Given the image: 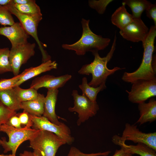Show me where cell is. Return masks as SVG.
I'll return each mask as SVG.
<instances>
[{
	"instance_id": "6da1fadb",
	"label": "cell",
	"mask_w": 156,
	"mask_h": 156,
	"mask_svg": "<svg viewBox=\"0 0 156 156\" xmlns=\"http://www.w3.org/2000/svg\"><path fill=\"white\" fill-rule=\"evenodd\" d=\"M116 39V33L111 49L106 56L101 57L97 51L92 52L94 56L93 62L83 65L78 71V73L81 75H92V79L88 83L89 86L97 87L103 83L106 82L109 75L118 70L125 69L115 67L113 69H109L107 66V64L112 59L115 50Z\"/></svg>"
},
{
	"instance_id": "7a4b0ae2",
	"label": "cell",
	"mask_w": 156,
	"mask_h": 156,
	"mask_svg": "<svg viewBox=\"0 0 156 156\" xmlns=\"http://www.w3.org/2000/svg\"><path fill=\"white\" fill-rule=\"evenodd\" d=\"M156 36V26L152 25L149 29L145 40L142 42L143 55L140 66L133 72H125L122 77L123 81L132 83L139 79L151 80L156 78V71L153 69L152 64Z\"/></svg>"
},
{
	"instance_id": "3957f363",
	"label": "cell",
	"mask_w": 156,
	"mask_h": 156,
	"mask_svg": "<svg viewBox=\"0 0 156 156\" xmlns=\"http://www.w3.org/2000/svg\"><path fill=\"white\" fill-rule=\"evenodd\" d=\"M90 20L82 18L81 21L82 28V34L80 38L72 44H64L62 45L64 49L73 50L78 55H83L86 52L92 53L103 50L109 44L111 40L104 38L94 33L90 29Z\"/></svg>"
},
{
	"instance_id": "277c9868",
	"label": "cell",
	"mask_w": 156,
	"mask_h": 156,
	"mask_svg": "<svg viewBox=\"0 0 156 156\" xmlns=\"http://www.w3.org/2000/svg\"><path fill=\"white\" fill-rule=\"evenodd\" d=\"M33 123L29 119L28 123L25 127L21 128H15L6 123L0 126V132L5 133L9 140H6L5 137L1 140V145L4 149L3 152L6 153L11 151L12 154L16 155V151L20 145L24 142L29 140L38 131L32 129Z\"/></svg>"
},
{
	"instance_id": "5b68a950",
	"label": "cell",
	"mask_w": 156,
	"mask_h": 156,
	"mask_svg": "<svg viewBox=\"0 0 156 156\" xmlns=\"http://www.w3.org/2000/svg\"><path fill=\"white\" fill-rule=\"evenodd\" d=\"M29 140V147L39 156H55L59 148L66 144L55 133L43 130H39Z\"/></svg>"
},
{
	"instance_id": "8992f818",
	"label": "cell",
	"mask_w": 156,
	"mask_h": 156,
	"mask_svg": "<svg viewBox=\"0 0 156 156\" xmlns=\"http://www.w3.org/2000/svg\"><path fill=\"white\" fill-rule=\"evenodd\" d=\"M5 6L12 14L18 19L27 33L32 36L35 40L42 54L43 62L50 59V56L44 49V47H46V45L43 44L40 41L38 35V27L42 18L34 17L22 13L14 7L13 0L11 3Z\"/></svg>"
},
{
	"instance_id": "52a82bcc",
	"label": "cell",
	"mask_w": 156,
	"mask_h": 156,
	"mask_svg": "<svg viewBox=\"0 0 156 156\" xmlns=\"http://www.w3.org/2000/svg\"><path fill=\"white\" fill-rule=\"evenodd\" d=\"M72 95L74 106L73 107H69L68 110L78 114V119L77 124L79 126L90 118L96 115L99 109V105L96 101H92L83 94L79 95L77 90H73Z\"/></svg>"
},
{
	"instance_id": "ba28073f",
	"label": "cell",
	"mask_w": 156,
	"mask_h": 156,
	"mask_svg": "<svg viewBox=\"0 0 156 156\" xmlns=\"http://www.w3.org/2000/svg\"><path fill=\"white\" fill-rule=\"evenodd\" d=\"M29 119L33 123L32 129L52 132L64 140L66 144L70 145L74 142V138L71 135L69 128L63 123L56 125L43 116H37L29 114Z\"/></svg>"
},
{
	"instance_id": "9c48e42d",
	"label": "cell",
	"mask_w": 156,
	"mask_h": 156,
	"mask_svg": "<svg viewBox=\"0 0 156 156\" xmlns=\"http://www.w3.org/2000/svg\"><path fill=\"white\" fill-rule=\"evenodd\" d=\"M130 91L126 90L129 101L139 104L156 96V78L151 80L139 79L132 83Z\"/></svg>"
},
{
	"instance_id": "30bf717a",
	"label": "cell",
	"mask_w": 156,
	"mask_h": 156,
	"mask_svg": "<svg viewBox=\"0 0 156 156\" xmlns=\"http://www.w3.org/2000/svg\"><path fill=\"white\" fill-rule=\"evenodd\" d=\"M36 44L29 42L11 47L10 50L9 60L15 76L19 75L21 66L25 64L35 53Z\"/></svg>"
},
{
	"instance_id": "8fae6325",
	"label": "cell",
	"mask_w": 156,
	"mask_h": 156,
	"mask_svg": "<svg viewBox=\"0 0 156 156\" xmlns=\"http://www.w3.org/2000/svg\"><path fill=\"white\" fill-rule=\"evenodd\" d=\"M121 138L135 143H142L156 151V132L145 133L140 131L137 126L127 123Z\"/></svg>"
},
{
	"instance_id": "7c38bea8",
	"label": "cell",
	"mask_w": 156,
	"mask_h": 156,
	"mask_svg": "<svg viewBox=\"0 0 156 156\" xmlns=\"http://www.w3.org/2000/svg\"><path fill=\"white\" fill-rule=\"evenodd\" d=\"M149 29L141 18H133V21L119 33L126 40L133 42H143L148 33Z\"/></svg>"
},
{
	"instance_id": "4fadbf2b",
	"label": "cell",
	"mask_w": 156,
	"mask_h": 156,
	"mask_svg": "<svg viewBox=\"0 0 156 156\" xmlns=\"http://www.w3.org/2000/svg\"><path fill=\"white\" fill-rule=\"evenodd\" d=\"M71 78L72 76L68 74L58 77L45 75L34 79L30 88L37 90L42 88H47L48 90L58 89L63 87Z\"/></svg>"
},
{
	"instance_id": "5bb4252c",
	"label": "cell",
	"mask_w": 156,
	"mask_h": 156,
	"mask_svg": "<svg viewBox=\"0 0 156 156\" xmlns=\"http://www.w3.org/2000/svg\"><path fill=\"white\" fill-rule=\"evenodd\" d=\"M0 35L5 36L9 40L12 47L27 43L29 38L20 22H15L10 26L0 27Z\"/></svg>"
},
{
	"instance_id": "9a60e30c",
	"label": "cell",
	"mask_w": 156,
	"mask_h": 156,
	"mask_svg": "<svg viewBox=\"0 0 156 156\" xmlns=\"http://www.w3.org/2000/svg\"><path fill=\"white\" fill-rule=\"evenodd\" d=\"M57 68V64L56 62L50 59L43 62L37 66L27 68L21 74L19 79L14 87L19 86L22 83L31 78L43 73L56 69Z\"/></svg>"
},
{
	"instance_id": "2e32d148",
	"label": "cell",
	"mask_w": 156,
	"mask_h": 156,
	"mask_svg": "<svg viewBox=\"0 0 156 156\" xmlns=\"http://www.w3.org/2000/svg\"><path fill=\"white\" fill-rule=\"evenodd\" d=\"M59 92L58 89L48 90L45 97L43 116L50 122L57 125L61 122L59 121L55 113V107Z\"/></svg>"
},
{
	"instance_id": "e0dca14e",
	"label": "cell",
	"mask_w": 156,
	"mask_h": 156,
	"mask_svg": "<svg viewBox=\"0 0 156 156\" xmlns=\"http://www.w3.org/2000/svg\"><path fill=\"white\" fill-rule=\"evenodd\" d=\"M112 141L114 144L123 148L132 155L136 154L140 156H156V151L144 144L139 143L135 145H127L125 141L117 135L112 137Z\"/></svg>"
},
{
	"instance_id": "ac0fdd59",
	"label": "cell",
	"mask_w": 156,
	"mask_h": 156,
	"mask_svg": "<svg viewBox=\"0 0 156 156\" xmlns=\"http://www.w3.org/2000/svg\"><path fill=\"white\" fill-rule=\"evenodd\" d=\"M138 108L140 116L136 123L142 125L149 122H152L156 120V101L151 98L148 102H142L138 104Z\"/></svg>"
},
{
	"instance_id": "d6986e66",
	"label": "cell",
	"mask_w": 156,
	"mask_h": 156,
	"mask_svg": "<svg viewBox=\"0 0 156 156\" xmlns=\"http://www.w3.org/2000/svg\"><path fill=\"white\" fill-rule=\"evenodd\" d=\"M45 96L42 94L38 93L35 99L21 103V109L31 115L41 116L44 112Z\"/></svg>"
},
{
	"instance_id": "ffe728a7",
	"label": "cell",
	"mask_w": 156,
	"mask_h": 156,
	"mask_svg": "<svg viewBox=\"0 0 156 156\" xmlns=\"http://www.w3.org/2000/svg\"><path fill=\"white\" fill-rule=\"evenodd\" d=\"M125 5L123 3L112 14L111 21L112 24L120 30L122 29L133 20L132 14L127 10Z\"/></svg>"
},
{
	"instance_id": "44dd1931",
	"label": "cell",
	"mask_w": 156,
	"mask_h": 156,
	"mask_svg": "<svg viewBox=\"0 0 156 156\" xmlns=\"http://www.w3.org/2000/svg\"><path fill=\"white\" fill-rule=\"evenodd\" d=\"M0 101L12 111L16 112L21 109V103L16 96L13 88L0 91Z\"/></svg>"
},
{
	"instance_id": "7402d4cb",
	"label": "cell",
	"mask_w": 156,
	"mask_h": 156,
	"mask_svg": "<svg viewBox=\"0 0 156 156\" xmlns=\"http://www.w3.org/2000/svg\"><path fill=\"white\" fill-rule=\"evenodd\" d=\"M79 87L81 90L82 94L92 102L96 101L98 93L106 88L105 82L103 83L97 87L89 86L86 77L82 78V83L79 85Z\"/></svg>"
},
{
	"instance_id": "603a6c76",
	"label": "cell",
	"mask_w": 156,
	"mask_h": 156,
	"mask_svg": "<svg viewBox=\"0 0 156 156\" xmlns=\"http://www.w3.org/2000/svg\"><path fill=\"white\" fill-rule=\"evenodd\" d=\"M122 2L130 8L133 18H141L143 11L152 3L146 0H124Z\"/></svg>"
},
{
	"instance_id": "cb8c5ba5",
	"label": "cell",
	"mask_w": 156,
	"mask_h": 156,
	"mask_svg": "<svg viewBox=\"0 0 156 156\" xmlns=\"http://www.w3.org/2000/svg\"><path fill=\"white\" fill-rule=\"evenodd\" d=\"M13 4L15 8L22 14L34 17L42 18L40 9L35 0L24 5L14 4L13 3Z\"/></svg>"
},
{
	"instance_id": "d4e9b609",
	"label": "cell",
	"mask_w": 156,
	"mask_h": 156,
	"mask_svg": "<svg viewBox=\"0 0 156 156\" xmlns=\"http://www.w3.org/2000/svg\"><path fill=\"white\" fill-rule=\"evenodd\" d=\"M13 88L16 96L21 103L35 99L38 96L37 90L32 88L24 89L19 86H16Z\"/></svg>"
},
{
	"instance_id": "484cf974",
	"label": "cell",
	"mask_w": 156,
	"mask_h": 156,
	"mask_svg": "<svg viewBox=\"0 0 156 156\" xmlns=\"http://www.w3.org/2000/svg\"><path fill=\"white\" fill-rule=\"evenodd\" d=\"M10 52L8 47L0 49V74L12 72L9 60Z\"/></svg>"
},
{
	"instance_id": "4316f807",
	"label": "cell",
	"mask_w": 156,
	"mask_h": 156,
	"mask_svg": "<svg viewBox=\"0 0 156 156\" xmlns=\"http://www.w3.org/2000/svg\"><path fill=\"white\" fill-rule=\"evenodd\" d=\"M12 14L5 6L0 5V24L5 26L13 25L15 23Z\"/></svg>"
},
{
	"instance_id": "83f0119b",
	"label": "cell",
	"mask_w": 156,
	"mask_h": 156,
	"mask_svg": "<svg viewBox=\"0 0 156 156\" xmlns=\"http://www.w3.org/2000/svg\"><path fill=\"white\" fill-rule=\"evenodd\" d=\"M113 1V0H92L89 1L88 3L90 7L101 14L104 13L107 5Z\"/></svg>"
},
{
	"instance_id": "f1b7e54d",
	"label": "cell",
	"mask_w": 156,
	"mask_h": 156,
	"mask_svg": "<svg viewBox=\"0 0 156 156\" xmlns=\"http://www.w3.org/2000/svg\"><path fill=\"white\" fill-rule=\"evenodd\" d=\"M16 114V111L10 109L0 101V126L6 123L10 118Z\"/></svg>"
},
{
	"instance_id": "f546056e",
	"label": "cell",
	"mask_w": 156,
	"mask_h": 156,
	"mask_svg": "<svg viewBox=\"0 0 156 156\" xmlns=\"http://www.w3.org/2000/svg\"><path fill=\"white\" fill-rule=\"evenodd\" d=\"M110 153V151H107L104 152L85 153L77 148L73 146L70 148L69 153L66 156H107Z\"/></svg>"
},
{
	"instance_id": "4dcf8cb0",
	"label": "cell",
	"mask_w": 156,
	"mask_h": 156,
	"mask_svg": "<svg viewBox=\"0 0 156 156\" xmlns=\"http://www.w3.org/2000/svg\"><path fill=\"white\" fill-rule=\"evenodd\" d=\"M21 74L11 78L0 79V91L14 87L19 80Z\"/></svg>"
},
{
	"instance_id": "1f68e13d",
	"label": "cell",
	"mask_w": 156,
	"mask_h": 156,
	"mask_svg": "<svg viewBox=\"0 0 156 156\" xmlns=\"http://www.w3.org/2000/svg\"><path fill=\"white\" fill-rule=\"evenodd\" d=\"M146 16L150 19L153 20L154 25L156 26V4L151 3L146 10Z\"/></svg>"
},
{
	"instance_id": "d6a6232c",
	"label": "cell",
	"mask_w": 156,
	"mask_h": 156,
	"mask_svg": "<svg viewBox=\"0 0 156 156\" xmlns=\"http://www.w3.org/2000/svg\"><path fill=\"white\" fill-rule=\"evenodd\" d=\"M6 123L16 128H22L19 118L17 116L16 114L10 118Z\"/></svg>"
},
{
	"instance_id": "836d02e7",
	"label": "cell",
	"mask_w": 156,
	"mask_h": 156,
	"mask_svg": "<svg viewBox=\"0 0 156 156\" xmlns=\"http://www.w3.org/2000/svg\"><path fill=\"white\" fill-rule=\"evenodd\" d=\"M18 117L21 124L26 125L28 123L29 118V114L27 112L23 110Z\"/></svg>"
},
{
	"instance_id": "e575fe53",
	"label": "cell",
	"mask_w": 156,
	"mask_h": 156,
	"mask_svg": "<svg viewBox=\"0 0 156 156\" xmlns=\"http://www.w3.org/2000/svg\"><path fill=\"white\" fill-rule=\"evenodd\" d=\"M132 155L122 148L119 150H116L114 154L112 156H132Z\"/></svg>"
},
{
	"instance_id": "d590c367",
	"label": "cell",
	"mask_w": 156,
	"mask_h": 156,
	"mask_svg": "<svg viewBox=\"0 0 156 156\" xmlns=\"http://www.w3.org/2000/svg\"><path fill=\"white\" fill-rule=\"evenodd\" d=\"M32 0H13L14 4L19 5H24L30 3Z\"/></svg>"
},
{
	"instance_id": "8d00e7d4",
	"label": "cell",
	"mask_w": 156,
	"mask_h": 156,
	"mask_svg": "<svg viewBox=\"0 0 156 156\" xmlns=\"http://www.w3.org/2000/svg\"><path fill=\"white\" fill-rule=\"evenodd\" d=\"M19 156H39L34 152L25 151L19 154Z\"/></svg>"
},
{
	"instance_id": "74e56055",
	"label": "cell",
	"mask_w": 156,
	"mask_h": 156,
	"mask_svg": "<svg viewBox=\"0 0 156 156\" xmlns=\"http://www.w3.org/2000/svg\"><path fill=\"white\" fill-rule=\"evenodd\" d=\"M12 0H0V5L5 6L12 2Z\"/></svg>"
},
{
	"instance_id": "f35d334b",
	"label": "cell",
	"mask_w": 156,
	"mask_h": 156,
	"mask_svg": "<svg viewBox=\"0 0 156 156\" xmlns=\"http://www.w3.org/2000/svg\"><path fill=\"white\" fill-rule=\"evenodd\" d=\"M0 156H16V155H14L12 154H10L7 155H4L3 154L0 155Z\"/></svg>"
},
{
	"instance_id": "ab89813d",
	"label": "cell",
	"mask_w": 156,
	"mask_h": 156,
	"mask_svg": "<svg viewBox=\"0 0 156 156\" xmlns=\"http://www.w3.org/2000/svg\"><path fill=\"white\" fill-rule=\"evenodd\" d=\"M1 140L0 139V146L1 145Z\"/></svg>"
}]
</instances>
